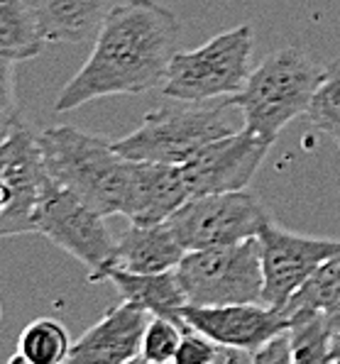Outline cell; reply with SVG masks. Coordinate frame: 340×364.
I'll use <instances>...</instances> for the list:
<instances>
[{"label":"cell","instance_id":"8fae6325","mask_svg":"<svg viewBox=\"0 0 340 364\" xmlns=\"http://www.w3.org/2000/svg\"><path fill=\"white\" fill-rule=\"evenodd\" d=\"M272 142L257 137L250 130L225 134L206 144L198 154H193L186 164H181L184 178L191 196L243 191L260 164L265 161Z\"/></svg>","mask_w":340,"mask_h":364},{"label":"cell","instance_id":"52a82bcc","mask_svg":"<svg viewBox=\"0 0 340 364\" xmlns=\"http://www.w3.org/2000/svg\"><path fill=\"white\" fill-rule=\"evenodd\" d=\"M35 232L44 235L52 245L81 262L88 269V282L103 284L118 237L105 225V215L57 183L49 173L35 208Z\"/></svg>","mask_w":340,"mask_h":364},{"label":"cell","instance_id":"e0dca14e","mask_svg":"<svg viewBox=\"0 0 340 364\" xmlns=\"http://www.w3.org/2000/svg\"><path fill=\"white\" fill-rule=\"evenodd\" d=\"M47 42H83L113 8L110 0H35Z\"/></svg>","mask_w":340,"mask_h":364},{"label":"cell","instance_id":"30bf717a","mask_svg":"<svg viewBox=\"0 0 340 364\" xmlns=\"http://www.w3.org/2000/svg\"><path fill=\"white\" fill-rule=\"evenodd\" d=\"M262 272H265V304L282 308L316 272L321 262L340 252V240L304 237L272 223L260 230Z\"/></svg>","mask_w":340,"mask_h":364},{"label":"cell","instance_id":"ffe728a7","mask_svg":"<svg viewBox=\"0 0 340 364\" xmlns=\"http://www.w3.org/2000/svg\"><path fill=\"white\" fill-rule=\"evenodd\" d=\"M333 338L323 311H301L289 316V340H292L294 364L331 362Z\"/></svg>","mask_w":340,"mask_h":364},{"label":"cell","instance_id":"7c38bea8","mask_svg":"<svg viewBox=\"0 0 340 364\" xmlns=\"http://www.w3.org/2000/svg\"><path fill=\"white\" fill-rule=\"evenodd\" d=\"M184 321L188 328L208 335L228 347H238L250 355L270 343L275 335L289 328L284 308L267 304H228V306H184Z\"/></svg>","mask_w":340,"mask_h":364},{"label":"cell","instance_id":"7402d4cb","mask_svg":"<svg viewBox=\"0 0 340 364\" xmlns=\"http://www.w3.org/2000/svg\"><path fill=\"white\" fill-rule=\"evenodd\" d=\"M306 115L316 130L328 134L340 147V59L323 69V78Z\"/></svg>","mask_w":340,"mask_h":364},{"label":"cell","instance_id":"5bb4252c","mask_svg":"<svg viewBox=\"0 0 340 364\" xmlns=\"http://www.w3.org/2000/svg\"><path fill=\"white\" fill-rule=\"evenodd\" d=\"M186 255V247L171 230L169 223H154V225H140L130 223L125 232L118 237L115 255L103 274V282L110 269H125L132 274H157L176 269Z\"/></svg>","mask_w":340,"mask_h":364},{"label":"cell","instance_id":"4316f807","mask_svg":"<svg viewBox=\"0 0 340 364\" xmlns=\"http://www.w3.org/2000/svg\"><path fill=\"white\" fill-rule=\"evenodd\" d=\"M331 362H338L340 364V335L333 338V350H331Z\"/></svg>","mask_w":340,"mask_h":364},{"label":"cell","instance_id":"9c48e42d","mask_svg":"<svg viewBox=\"0 0 340 364\" xmlns=\"http://www.w3.org/2000/svg\"><path fill=\"white\" fill-rule=\"evenodd\" d=\"M47 181L37 134L25 125L0 139V237L35 232V208Z\"/></svg>","mask_w":340,"mask_h":364},{"label":"cell","instance_id":"8992f818","mask_svg":"<svg viewBox=\"0 0 340 364\" xmlns=\"http://www.w3.org/2000/svg\"><path fill=\"white\" fill-rule=\"evenodd\" d=\"M176 274L186 301L193 306L265 304L260 237L186 252Z\"/></svg>","mask_w":340,"mask_h":364},{"label":"cell","instance_id":"d4e9b609","mask_svg":"<svg viewBox=\"0 0 340 364\" xmlns=\"http://www.w3.org/2000/svg\"><path fill=\"white\" fill-rule=\"evenodd\" d=\"M253 364H294L292 340H289V328L284 333L275 335L270 343H265L253 355Z\"/></svg>","mask_w":340,"mask_h":364},{"label":"cell","instance_id":"ba28073f","mask_svg":"<svg viewBox=\"0 0 340 364\" xmlns=\"http://www.w3.org/2000/svg\"><path fill=\"white\" fill-rule=\"evenodd\" d=\"M267 220L270 215L260 200L243 188L191 196L166 223L186 252H191L257 237Z\"/></svg>","mask_w":340,"mask_h":364},{"label":"cell","instance_id":"ac0fdd59","mask_svg":"<svg viewBox=\"0 0 340 364\" xmlns=\"http://www.w3.org/2000/svg\"><path fill=\"white\" fill-rule=\"evenodd\" d=\"M44 37L35 0H0V54L27 61L42 54Z\"/></svg>","mask_w":340,"mask_h":364},{"label":"cell","instance_id":"603a6c76","mask_svg":"<svg viewBox=\"0 0 340 364\" xmlns=\"http://www.w3.org/2000/svg\"><path fill=\"white\" fill-rule=\"evenodd\" d=\"M184 330L179 323L169 321V318L152 316L144 328L142 338V355L140 362L147 364H169L176 360V352H179Z\"/></svg>","mask_w":340,"mask_h":364},{"label":"cell","instance_id":"d6986e66","mask_svg":"<svg viewBox=\"0 0 340 364\" xmlns=\"http://www.w3.org/2000/svg\"><path fill=\"white\" fill-rule=\"evenodd\" d=\"M71 338L66 328L54 318H37L22 330L18 340V355L10 357V364H59L69 362Z\"/></svg>","mask_w":340,"mask_h":364},{"label":"cell","instance_id":"83f0119b","mask_svg":"<svg viewBox=\"0 0 340 364\" xmlns=\"http://www.w3.org/2000/svg\"><path fill=\"white\" fill-rule=\"evenodd\" d=\"M0 318H3V311H0Z\"/></svg>","mask_w":340,"mask_h":364},{"label":"cell","instance_id":"5b68a950","mask_svg":"<svg viewBox=\"0 0 340 364\" xmlns=\"http://www.w3.org/2000/svg\"><path fill=\"white\" fill-rule=\"evenodd\" d=\"M255 32L250 25L225 30L191 52H176L169 61L161 93L181 103L230 98L253 74Z\"/></svg>","mask_w":340,"mask_h":364},{"label":"cell","instance_id":"484cf974","mask_svg":"<svg viewBox=\"0 0 340 364\" xmlns=\"http://www.w3.org/2000/svg\"><path fill=\"white\" fill-rule=\"evenodd\" d=\"M323 313H326V323H328V328H331V333L340 335V301L338 304H333L328 311H323Z\"/></svg>","mask_w":340,"mask_h":364},{"label":"cell","instance_id":"3957f363","mask_svg":"<svg viewBox=\"0 0 340 364\" xmlns=\"http://www.w3.org/2000/svg\"><path fill=\"white\" fill-rule=\"evenodd\" d=\"M323 78V66L297 47L277 49L253 69L248 83L230 96L245 117V130L275 144L280 132L306 115Z\"/></svg>","mask_w":340,"mask_h":364},{"label":"cell","instance_id":"6da1fadb","mask_svg":"<svg viewBox=\"0 0 340 364\" xmlns=\"http://www.w3.org/2000/svg\"><path fill=\"white\" fill-rule=\"evenodd\" d=\"M179 18L157 0H125L100 22L93 49L54 100L69 113L96 98L140 96L161 88L169 61L179 49Z\"/></svg>","mask_w":340,"mask_h":364},{"label":"cell","instance_id":"2e32d148","mask_svg":"<svg viewBox=\"0 0 340 364\" xmlns=\"http://www.w3.org/2000/svg\"><path fill=\"white\" fill-rule=\"evenodd\" d=\"M105 282L113 284L120 299L127 304H135L152 316L169 318V321L179 323L181 328H188L184 321V306L188 301L176 269L157 274H132L125 269H110Z\"/></svg>","mask_w":340,"mask_h":364},{"label":"cell","instance_id":"cb8c5ba5","mask_svg":"<svg viewBox=\"0 0 340 364\" xmlns=\"http://www.w3.org/2000/svg\"><path fill=\"white\" fill-rule=\"evenodd\" d=\"M15 64L18 61L0 54V139H5L20 122L18 91H15Z\"/></svg>","mask_w":340,"mask_h":364},{"label":"cell","instance_id":"4fadbf2b","mask_svg":"<svg viewBox=\"0 0 340 364\" xmlns=\"http://www.w3.org/2000/svg\"><path fill=\"white\" fill-rule=\"evenodd\" d=\"M152 313L122 301L74 340L69 362L79 364H127L140 362L142 338Z\"/></svg>","mask_w":340,"mask_h":364},{"label":"cell","instance_id":"9a60e30c","mask_svg":"<svg viewBox=\"0 0 340 364\" xmlns=\"http://www.w3.org/2000/svg\"><path fill=\"white\" fill-rule=\"evenodd\" d=\"M191 198L181 166L159 161H137L135 210L130 223L154 225L164 223Z\"/></svg>","mask_w":340,"mask_h":364},{"label":"cell","instance_id":"44dd1931","mask_svg":"<svg viewBox=\"0 0 340 364\" xmlns=\"http://www.w3.org/2000/svg\"><path fill=\"white\" fill-rule=\"evenodd\" d=\"M340 301V252L316 267V272L299 287L282 308L287 316L301 311H328Z\"/></svg>","mask_w":340,"mask_h":364},{"label":"cell","instance_id":"7a4b0ae2","mask_svg":"<svg viewBox=\"0 0 340 364\" xmlns=\"http://www.w3.org/2000/svg\"><path fill=\"white\" fill-rule=\"evenodd\" d=\"M49 176L100 215H125L135 210L137 161L127 159L113 142L71 125L47 127L37 134Z\"/></svg>","mask_w":340,"mask_h":364},{"label":"cell","instance_id":"277c9868","mask_svg":"<svg viewBox=\"0 0 340 364\" xmlns=\"http://www.w3.org/2000/svg\"><path fill=\"white\" fill-rule=\"evenodd\" d=\"M245 130V117L230 98L213 105L188 103V108H157L113 147L127 159L186 164L206 144Z\"/></svg>","mask_w":340,"mask_h":364}]
</instances>
